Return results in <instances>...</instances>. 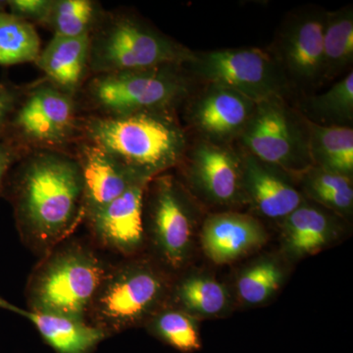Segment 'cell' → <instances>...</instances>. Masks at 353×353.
Returning <instances> with one entry per match:
<instances>
[{
	"mask_svg": "<svg viewBox=\"0 0 353 353\" xmlns=\"http://www.w3.org/2000/svg\"><path fill=\"white\" fill-rule=\"evenodd\" d=\"M76 97L50 81L26 88L2 141L23 154L37 150L65 152L81 134Z\"/></svg>",
	"mask_w": 353,
	"mask_h": 353,
	"instance_id": "cell-8",
	"label": "cell"
},
{
	"mask_svg": "<svg viewBox=\"0 0 353 353\" xmlns=\"http://www.w3.org/2000/svg\"><path fill=\"white\" fill-rule=\"evenodd\" d=\"M324 79L340 75L353 61L352 7L325 13L323 32Z\"/></svg>",
	"mask_w": 353,
	"mask_h": 353,
	"instance_id": "cell-23",
	"label": "cell"
},
{
	"mask_svg": "<svg viewBox=\"0 0 353 353\" xmlns=\"http://www.w3.org/2000/svg\"><path fill=\"white\" fill-rule=\"evenodd\" d=\"M241 157L245 199L259 214L284 220L304 203L301 192L288 178L289 174L248 153Z\"/></svg>",
	"mask_w": 353,
	"mask_h": 353,
	"instance_id": "cell-16",
	"label": "cell"
},
{
	"mask_svg": "<svg viewBox=\"0 0 353 353\" xmlns=\"http://www.w3.org/2000/svg\"><path fill=\"white\" fill-rule=\"evenodd\" d=\"M148 183L134 185L108 205L85 216L83 222L94 246L124 259L141 255L146 245L143 201Z\"/></svg>",
	"mask_w": 353,
	"mask_h": 353,
	"instance_id": "cell-11",
	"label": "cell"
},
{
	"mask_svg": "<svg viewBox=\"0 0 353 353\" xmlns=\"http://www.w3.org/2000/svg\"><path fill=\"white\" fill-rule=\"evenodd\" d=\"M6 10V1H2V0H0V12H3V11Z\"/></svg>",
	"mask_w": 353,
	"mask_h": 353,
	"instance_id": "cell-33",
	"label": "cell"
},
{
	"mask_svg": "<svg viewBox=\"0 0 353 353\" xmlns=\"http://www.w3.org/2000/svg\"><path fill=\"white\" fill-rule=\"evenodd\" d=\"M266 232L259 220L238 212L218 213L202 227V250L211 261L226 264L263 245Z\"/></svg>",
	"mask_w": 353,
	"mask_h": 353,
	"instance_id": "cell-17",
	"label": "cell"
},
{
	"mask_svg": "<svg viewBox=\"0 0 353 353\" xmlns=\"http://www.w3.org/2000/svg\"><path fill=\"white\" fill-rule=\"evenodd\" d=\"M23 155L25 154L17 148L9 145L6 141H0V196L3 192L4 183L9 172Z\"/></svg>",
	"mask_w": 353,
	"mask_h": 353,
	"instance_id": "cell-32",
	"label": "cell"
},
{
	"mask_svg": "<svg viewBox=\"0 0 353 353\" xmlns=\"http://www.w3.org/2000/svg\"><path fill=\"white\" fill-rule=\"evenodd\" d=\"M52 0H7V11L34 25H43L50 13Z\"/></svg>",
	"mask_w": 353,
	"mask_h": 353,
	"instance_id": "cell-30",
	"label": "cell"
},
{
	"mask_svg": "<svg viewBox=\"0 0 353 353\" xmlns=\"http://www.w3.org/2000/svg\"><path fill=\"white\" fill-rule=\"evenodd\" d=\"M283 272L275 262L263 260L246 269L239 278V296L248 304L263 303L279 290Z\"/></svg>",
	"mask_w": 353,
	"mask_h": 353,
	"instance_id": "cell-29",
	"label": "cell"
},
{
	"mask_svg": "<svg viewBox=\"0 0 353 353\" xmlns=\"http://www.w3.org/2000/svg\"><path fill=\"white\" fill-rule=\"evenodd\" d=\"M101 14L99 3L92 0H52L43 26L53 37L81 38L90 36Z\"/></svg>",
	"mask_w": 353,
	"mask_h": 353,
	"instance_id": "cell-27",
	"label": "cell"
},
{
	"mask_svg": "<svg viewBox=\"0 0 353 353\" xmlns=\"http://www.w3.org/2000/svg\"><path fill=\"white\" fill-rule=\"evenodd\" d=\"M150 334L178 352L190 353L201 348V334L194 316L168 303L145 325Z\"/></svg>",
	"mask_w": 353,
	"mask_h": 353,
	"instance_id": "cell-26",
	"label": "cell"
},
{
	"mask_svg": "<svg viewBox=\"0 0 353 353\" xmlns=\"http://www.w3.org/2000/svg\"><path fill=\"white\" fill-rule=\"evenodd\" d=\"M324 21L325 13L307 11L292 16L283 27L275 61L288 81L303 87L324 80Z\"/></svg>",
	"mask_w": 353,
	"mask_h": 353,
	"instance_id": "cell-12",
	"label": "cell"
},
{
	"mask_svg": "<svg viewBox=\"0 0 353 353\" xmlns=\"http://www.w3.org/2000/svg\"><path fill=\"white\" fill-rule=\"evenodd\" d=\"M169 303L192 316L212 317L226 308V288L208 276L192 275L173 284Z\"/></svg>",
	"mask_w": 353,
	"mask_h": 353,
	"instance_id": "cell-22",
	"label": "cell"
},
{
	"mask_svg": "<svg viewBox=\"0 0 353 353\" xmlns=\"http://www.w3.org/2000/svg\"><path fill=\"white\" fill-rule=\"evenodd\" d=\"M90 36L53 37L36 61L48 81L73 97L80 92L90 71Z\"/></svg>",
	"mask_w": 353,
	"mask_h": 353,
	"instance_id": "cell-19",
	"label": "cell"
},
{
	"mask_svg": "<svg viewBox=\"0 0 353 353\" xmlns=\"http://www.w3.org/2000/svg\"><path fill=\"white\" fill-rule=\"evenodd\" d=\"M240 139L246 153L290 175H303L312 166L306 119L283 97L256 103Z\"/></svg>",
	"mask_w": 353,
	"mask_h": 353,
	"instance_id": "cell-9",
	"label": "cell"
},
{
	"mask_svg": "<svg viewBox=\"0 0 353 353\" xmlns=\"http://www.w3.org/2000/svg\"><path fill=\"white\" fill-rule=\"evenodd\" d=\"M2 194L12 205L21 240L39 259L85 220L82 173L66 152L26 153L9 172Z\"/></svg>",
	"mask_w": 353,
	"mask_h": 353,
	"instance_id": "cell-1",
	"label": "cell"
},
{
	"mask_svg": "<svg viewBox=\"0 0 353 353\" xmlns=\"http://www.w3.org/2000/svg\"><path fill=\"white\" fill-rule=\"evenodd\" d=\"M109 266L94 245L70 236L32 269L26 285L27 309L87 321Z\"/></svg>",
	"mask_w": 353,
	"mask_h": 353,
	"instance_id": "cell-3",
	"label": "cell"
},
{
	"mask_svg": "<svg viewBox=\"0 0 353 353\" xmlns=\"http://www.w3.org/2000/svg\"><path fill=\"white\" fill-rule=\"evenodd\" d=\"M25 92L26 88L4 81L0 82V141L3 139Z\"/></svg>",
	"mask_w": 353,
	"mask_h": 353,
	"instance_id": "cell-31",
	"label": "cell"
},
{
	"mask_svg": "<svg viewBox=\"0 0 353 353\" xmlns=\"http://www.w3.org/2000/svg\"><path fill=\"white\" fill-rule=\"evenodd\" d=\"M306 194L320 205L340 214H350L353 208V188L348 176L311 166L304 172Z\"/></svg>",
	"mask_w": 353,
	"mask_h": 353,
	"instance_id": "cell-28",
	"label": "cell"
},
{
	"mask_svg": "<svg viewBox=\"0 0 353 353\" xmlns=\"http://www.w3.org/2000/svg\"><path fill=\"white\" fill-rule=\"evenodd\" d=\"M303 117L322 126L350 127L353 121V73L303 102Z\"/></svg>",
	"mask_w": 353,
	"mask_h": 353,
	"instance_id": "cell-24",
	"label": "cell"
},
{
	"mask_svg": "<svg viewBox=\"0 0 353 353\" xmlns=\"http://www.w3.org/2000/svg\"><path fill=\"white\" fill-rule=\"evenodd\" d=\"M143 221L153 259L169 272L183 268L192 255L197 213L192 197L175 176L161 174L148 183Z\"/></svg>",
	"mask_w": 353,
	"mask_h": 353,
	"instance_id": "cell-7",
	"label": "cell"
},
{
	"mask_svg": "<svg viewBox=\"0 0 353 353\" xmlns=\"http://www.w3.org/2000/svg\"><path fill=\"white\" fill-rule=\"evenodd\" d=\"M255 105V102L232 88L209 83L190 108V123L206 141L221 145L240 138Z\"/></svg>",
	"mask_w": 353,
	"mask_h": 353,
	"instance_id": "cell-14",
	"label": "cell"
},
{
	"mask_svg": "<svg viewBox=\"0 0 353 353\" xmlns=\"http://www.w3.org/2000/svg\"><path fill=\"white\" fill-rule=\"evenodd\" d=\"M179 65L94 75L83 88L97 116L170 112L189 90Z\"/></svg>",
	"mask_w": 353,
	"mask_h": 353,
	"instance_id": "cell-6",
	"label": "cell"
},
{
	"mask_svg": "<svg viewBox=\"0 0 353 353\" xmlns=\"http://www.w3.org/2000/svg\"><path fill=\"white\" fill-rule=\"evenodd\" d=\"M308 148L312 166L352 178L353 130L352 127L322 126L306 119Z\"/></svg>",
	"mask_w": 353,
	"mask_h": 353,
	"instance_id": "cell-21",
	"label": "cell"
},
{
	"mask_svg": "<svg viewBox=\"0 0 353 353\" xmlns=\"http://www.w3.org/2000/svg\"><path fill=\"white\" fill-rule=\"evenodd\" d=\"M188 64L206 82L232 88L255 103L282 97L287 88L277 62L259 48L194 53Z\"/></svg>",
	"mask_w": 353,
	"mask_h": 353,
	"instance_id": "cell-10",
	"label": "cell"
},
{
	"mask_svg": "<svg viewBox=\"0 0 353 353\" xmlns=\"http://www.w3.org/2000/svg\"><path fill=\"white\" fill-rule=\"evenodd\" d=\"M131 257L109 266L87 316L106 336L145 326L169 303L170 272L153 257Z\"/></svg>",
	"mask_w": 353,
	"mask_h": 353,
	"instance_id": "cell-4",
	"label": "cell"
},
{
	"mask_svg": "<svg viewBox=\"0 0 353 353\" xmlns=\"http://www.w3.org/2000/svg\"><path fill=\"white\" fill-rule=\"evenodd\" d=\"M81 132L83 141L99 145L146 181L180 163L187 150L185 132L170 112L92 115L82 120Z\"/></svg>",
	"mask_w": 353,
	"mask_h": 353,
	"instance_id": "cell-2",
	"label": "cell"
},
{
	"mask_svg": "<svg viewBox=\"0 0 353 353\" xmlns=\"http://www.w3.org/2000/svg\"><path fill=\"white\" fill-rule=\"evenodd\" d=\"M0 308L29 320L55 353H94L102 341L108 338L101 330L88 321L23 309L2 297Z\"/></svg>",
	"mask_w": 353,
	"mask_h": 353,
	"instance_id": "cell-18",
	"label": "cell"
},
{
	"mask_svg": "<svg viewBox=\"0 0 353 353\" xmlns=\"http://www.w3.org/2000/svg\"><path fill=\"white\" fill-rule=\"evenodd\" d=\"M74 157L83 176L85 218L115 201L134 185L150 182L139 178L90 141H81Z\"/></svg>",
	"mask_w": 353,
	"mask_h": 353,
	"instance_id": "cell-15",
	"label": "cell"
},
{
	"mask_svg": "<svg viewBox=\"0 0 353 353\" xmlns=\"http://www.w3.org/2000/svg\"><path fill=\"white\" fill-rule=\"evenodd\" d=\"M41 39L31 23L8 11L0 12V65L36 63L41 54Z\"/></svg>",
	"mask_w": 353,
	"mask_h": 353,
	"instance_id": "cell-25",
	"label": "cell"
},
{
	"mask_svg": "<svg viewBox=\"0 0 353 353\" xmlns=\"http://www.w3.org/2000/svg\"><path fill=\"white\" fill-rule=\"evenodd\" d=\"M283 224L285 250L296 257L320 252L336 233L333 218L323 209L305 202L287 216Z\"/></svg>",
	"mask_w": 353,
	"mask_h": 353,
	"instance_id": "cell-20",
	"label": "cell"
},
{
	"mask_svg": "<svg viewBox=\"0 0 353 353\" xmlns=\"http://www.w3.org/2000/svg\"><path fill=\"white\" fill-rule=\"evenodd\" d=\"M94 75L188 64L194 52L128 14H101L90 36Z\"/></svg>",
	"mask_w": 353,
	"mask_h": 353,
	"instance_id": "cell-5",
	"label": "cell"
},
{
	"mask_svg": "<svg viewBox=\"0 0 353 353\" xmlns=\"http://www.w3.org/2000/svg\"><path fill=\"white\" fill-rule=\"evenodd\" d=\"M185 174L192 189L215 205L245 201L241 157L231 148L212 141H199L188 155Z\"/></svg>",
	"mask_w": 353,
	"mask_h": 353,
	"instance_id": "cell-13",
	"label": "cell"
}]
</instances>
